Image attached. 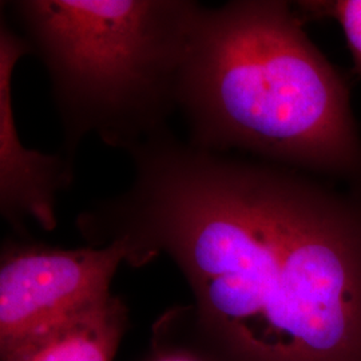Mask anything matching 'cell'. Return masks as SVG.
Here are the masks:
<instances>
[{"instance_id": "cell-1", "label": "cell", "mask_w": 361, "mask_h": 361, "mask_svg": "<svg viewBox=\"0 0 361 361\" xmlns=\"http://www.w3.org/2000/svg\"><path fill=\"white\" fill-rule=\"evenodd\" d=\"M126 190L78 216L140 265L169 253L238 361H361V190L204 152L168 129L130 149Z\"/></svg>"}, {"instance_id": "cell-2", "label": "cell", "mask_w": 361, "mask_h": 361, "mask_svg": "<svg viewBox=\"0 0 361 361\" xmlns=\"http://www.w3.org/2000/svg\"><path fill=\"white\" fill-rule=\"evenodd\" d=\"M304 26L289 1L204 6L178 95L188 142L361 190V138L347 82Z\"/></svg>"}, {"instance_id": "cell-3", "label": "cell", "mask_w": 361, "mask_h": 361, "mask_svg": "<svg viewBox=\"0 0 361 361\" xmlns=\"http://www.w3.org/2000/svg\"><path fill=\"white\" fill-rule=\"evenodd\" d=\"M50 79L71 162L97 135L129 152L169 129L204 4L193 0L6 1Z\"/></svg>"}, {"instance_id": "cell-4", "label": "cell", "mask_w": 361, "mask_h": 361, "mask_svg": "<svg viewBox=\"0 0 361 361\" xmlns=\"http://www.w3.org/2000/svg\"><path fill=\"white\" fill-rule=\"evenodd\" d=\"M129 256L123 241L79 249L7 247L0 265V353L110 296L116 271Z\"/></svg>"}, {"instance_id": "cell-5", "label": "cell", "mask_w": 361, "mask_h": 361, "mask_svg": "<svg viewBox=\"0 0 361 361\" xmlns=\"http://www.w3.org/2000/svg\"><path fill=\"white\" fill-rule=\"evenodd\" d=\"M0 212L19 226L35 219L44 231L56 228V201L71 188L74 162L63 154L27 149L19 138L13 116L11 82L16 63L32 49L22 34L0 19Z\"/></svg>"}, {"instance_id": "cell-6", "label": "cell", "mask_w": 361, "mask_h": 361, "mask_svg": "<svg viewBox=\"0 0 361 361\" xmlns=\"http://www.w3.org/2000/svg\"><path fill=\"white\" fill-rule=\"evenodd\" d=\"M125 322V305L110 295L27 336L1 361H113Z\"/></svg>"}, {"instance_id": "cell-7", "label": "cell", "mask_w": 361, "mask_h": 361, "mask_svg": "<svg viewBox=\"0 0 361 361\" xmlns=\"http://www.w3.org/2000/svg\"><path fill=\"white\" fill-rule=\"evenodd\" d=\"M293 4L304 23L323 18L340 23L355 61V71L361 75V0H313Z\"/></svg>"}, {"instance_id": "cell-8", "label": "cell", "mask_w": 361, "mask_h": 361, "mask_svg": "<svg viewBox=\"0 0 361 361\" xmlns=\"http://www.w3.org/2000/svg\"><path fill=\"white\" fill-rule=\"evenodd\" d=\"M162 361H192V360H188V359H166V360H162Z\"/></svg>"}]
</instances>
